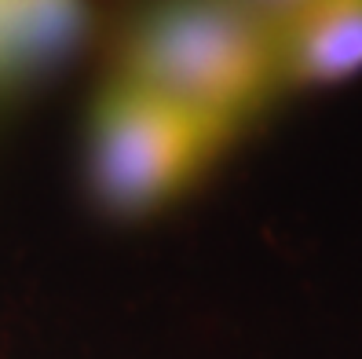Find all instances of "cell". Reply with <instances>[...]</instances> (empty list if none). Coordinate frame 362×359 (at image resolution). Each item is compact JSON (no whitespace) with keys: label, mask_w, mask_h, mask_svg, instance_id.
Wrapping results in <instances>:
<instances>
[{"label":"cell","mask_w":362,"mask_h":359,"mask_svg":"<svg viewBox=\"0 0 362 359\" xmlns=\"http://www.w3.org/2000/svg\"><path fill=\"white\" fill-rule=\"evenodd\" d=\"M124 74L234 132L282 89L274 30L245 0H161L129 40Z\"/></svg>","instance_id":"obj_1"},{"label":"cell","mask_w":362,"mask_h":359,"mask_svg":"<svg viewBox=\"0 0 362 359\" xmlns=\"http://www.w3.org/2000/svg\"><path fill=\"white\" fill-rule=\"evenodd\" d=\"M227 136L234 132L121 70L92 121L95 187L117 213L154 209L194 180Z\"/></svg>","instance_id":"obj_2"},{"label":"cell","mask_w":362,"mask_h":359,"mask_svg":"<svg viewBox=\"0 0 362 359\" xmlns=\"http://www.w3.org/2000/svg\"><path fill=\"white\" fill-rule=\"evenodd\" d=\"M282 84H329L362 70V0H311L274 33Z\"/></svg>","instance_id":"obj_3"},{"label":"cell","mask_w":362,"mask_h":359,"mask_svg":"<svg viewBox=\"0 0 362 359\" xmlns=\"http://www.w3.org/2000/svg\"><path fill=\"white\" fill-rule=\"evenodd\" d=\"M84 26L81 0H0V70L62 55Z\"/></svg>","instance_id":"obj_4"},{"label":"cell","mask_w":362,"mask_h":359,"mask_svg":"<svg viewBox=\"0 0 362 359\" xmlns=\"http://www.w3.org/2000/svg\"><path fill=\"white\" fill-rule=\"evenodd\" d=\"M245 4L264 18V23H267L274 33H279V30L289 23V18L296 15V11L311 4V0H245Z\"/></svg>","instance_id":"obj_5"}]
</instances>
